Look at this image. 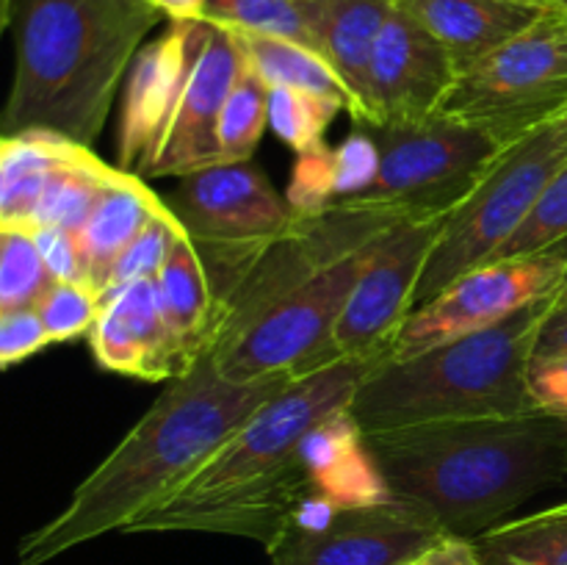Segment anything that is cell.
I'll return each instance as SVG.
<instances>
[{
	"label": "cell",
	"mask_w": 567,
	"mask_h": 565,
	"mask_svg": "<svg viewBox=\"0 0 567 565\" xmlns=\"http://www.w3.org/2000/svg\"><path fill=\"white\" fill-rule=\"evenodd\" d=\"M408 565H485L480 552H476L471 537L449 535L443 532L432 546H426L419 557L410 559Z\"/></svg>",
	"instance_id": "74e56055"
},
{
	"label": "cell",
	"mask_w": 567,
	"mask_h": 565,
	"mask_svg": "<svg viewBox=\"0 0 567 565\" xmlns=\"http://www.w3.org/2000/svg\"><path fill=\"white\" fill-rule=\"evenodd\" d=\"M166 205L186 236L210 249L260 247L280 238L299 216L252 161L177 177Z\"/></svg>",
	"instance_id": "7c38bea8"
},
{
	"label": "cell",
	"mask_w": 567,
	"mask_h": 565,
	"mask_svg": "<svg viewBox=\"0 0 567 565\" xmlns=\"http://www.w3.org/2000/svg\"><path fill=\"white\" fill-rule=\"evenodd\" d=\"M554 6H559V9H567V0H551Z\"/></svg>",
	"instance_id": "7bdbcfd3"
},
{
	"label": "cell",
	"mask_w": 567,
	"mask_h": 565,
	"mask_svg": "<svg viewBox=\"0 0 567 565\" xmlns=\"http://www.w3.org/2000/svg\"><path fill=\"white\" fill-rule=\"evenodd\" d=\"M567 111V9L548 6L526 31L457 75L441 114L502 147Z\"/></svg>",
	"instance_id": "52a82bcc"
},
{
	"label": "cell",
	"mask_w": 567,
	"mask_h": 565,
	"mask_svg": "<svg viewBox=\"0 0 567 565\" xmlns=\"http://www.w3.org/2000/svg\"><path fill=\"white\" fill-rule=\"evenodd\" d=\"M291 380L275 374L233 382L205 352L186 374L172 380L114 452L75 487L70 504L22 537L17 563L42 565L100 535L127 532Z\"/></svg>",
	"instance_id": "6da1fadb"
},
{
	"label": "cell",
	"mask_w": 567,
	"mask_h": 565,
	"mask_svg": "<svg viewBox=\"0 0 567 565\" xmlns=\"http://www.w3.org/2000/svg\"><path fill=\"white\" fill-rule=\"evenodd\" d=\"M380 164V153L371 133H354L347 142L332 147V172H336V197L354 199L371 186Z\"/></svg>",
	"instance_id": "836d02e7"
},
{
	"label": "cell",
	"mask_w": 567,
	"mask_h": 565,
	"mask_svg": "<svg viewBox=\"0 0 567 565\" xmlns=\"http://www.w3.org/2000/svg\"><path fill=\"white\" fill-rule=\"evenodd\" d=\"M164 208L166 199H161L142 177L120 172V177L105 188L89 219L75 233L83 282L92 291L103 297L120 255L138 236V230Z\"/></svg>",
	"instance_id": "ffe728a7"
},
{
	"label": "cell",
	"mask_w": 567,
	"mask_h": 565,
	"mask_svg": "<svg viewBox=\"0 0 567 565\" xmlns=\"http://www.w3.org/2000/svg\"><path fill=\"white\" fill-rule=\"evenodd\" d=\"M347 109L341 97L297 92V89H269V131L297 155L327 150V127L338 111Z\"/></svg>",
	"instance_id": "484cf974"
},
{
	"label": "cell",
	"mask_w": 567,
	"mask_h": 565,
	"mask_svg": "<svg viewBox=\"0 0 567 565\" xmlns=\"http://www.w3.org/2000/svg\"><path fill=\"white\" fill-rule=\"evenodd\" d=\"M244 70V53L236 33L197 20L192 66L177 100L164 142L155 153L147 177H186L219 158V120L233 86Z\"/></svg>",
	"instance_id": "4fadbf2b"
},
{
	"label": "cell",
	"mask_w": 567,
	"mask_h": 565,
	"mask_svg": "<svg viewBox=\"0 0 567 565\" xmlns=\"http://www.w3.org/2000/svg\"><path fill=\"white\" fill-rule=\"evenodd\" d=\"M31 236L55 282H83L81 249H78L75 233L64 230V227H31Z\"/></svg>",
	"instance_id": "d590c367"
},
{
	"label": "cell",
	"mask_w": 567,
	"mask_h": 565,
	"mask_svg": "<svg viewBox=\"0 0 567 565\" xmlns=\"http://www.w3.org/2000/svg\"><path fill=\"white\" fill-rule=\"evenodd\" d=\"M382 360H332L288 382L127 532H214L249 537L269 552L310 496L299 443L327 415L347 410L363 377Z\"/></svg>",
	"instance_id": "7a4b0ae2"
},
{
	"label": "cell",
	"mask_w": 567,
	"mask_h": 565,
	"mask_svg": "<svg viewBox=\"0 0 567 565\" xmlns=\"http://www.w3.org/2000/svg\"><path fill=\"white\" fill-rule=\"evenodd\" d=\"M203 20L230 31L264 33V37L291 39L305 48H313V39L293 0H210Z\"/></svg>",
	"instance_id": "f1b7e54d"
},
{
	"label": "cell",
	"mask_w": 567,
	"mask_h": 565,
	"mask_svg": "<svg viewBox=\"0 0 567 565\" xmlns=\"http://www.w3.org/2000/svg\"><path fill=\"white\" fill-rule=\"evenodd\" d=\"M120 166H109L103 158H97L92 147H81L66 164L53 170L31 219L22 227L28 230L31 227H64V230L78 233L105 188L120 177Z\"/></svg>",
	"instance_id": "603a6c76"
},
{
	"label": "cell",
	"mask_w": 567,
	"mask_h": 565,
	"mask_svg": "<svg viewBox=\"0 0 567 565\" xmlns=\"http://www.w3.org/2000/svg\"><path fill=\"white\" fill-rule=\"evenodd\" d=\"M437 42L457 70H468L518 37L543 14L540 6L515 0H399Z\"/></svg>",
	"instance_id": "d6986e66"
},
{
	"label": "cell",
	"mask_w": 567,
	"mask_h": 565,
	"mask_svg": "<svg viewBox=\"0 0 567 565\" xmlns=\"http://www.w3.org/2000/svg\"><path fill=\"white\" fill-rule=\"evenodd\" d=\"M17 66L0 133L48 131L92 147L147 33L150 0H6Z\"/></svg>",
	"instance_id": "277c9868"
},
{
	"label": "cell",
	"mask_w": 567,
	"mask_h": 565,
	"mask_svg": "<svg viewBox=\"0 0 567 565\" xmlns=\"http://www.w3.org/2000/svg\"><path fill=\"white\" fill-rule=\"evenodd\" d=\"M485 565H567V502L471 537Z\"/></svg>",
	"instance_id": "d4e9b609"
},
{
	"label": "cell",
	"mask_w": 567,
	"mask_h": 565,
	"mask_svg": "<svg viewBox=\"0 0 567 565\" xmlns=\"http://www.w3.org/2000/svg\"><path fill=\"white\" fill-rule=\"evenodd\" d=\"M563 286L498 325L377 363L354 391L349 413L365 435L437 421L520 415L537 410L529 363Z\"/></svg>",
	"instance_id": "5b68a950"
},
{
	"label": "cell",
	"mask_w": 567,
	"mask_h": 565,
	"mask_svg": "<svg viewBox=\"0 0 567 565\" xmlns=\"http://www.w3.org/2000/svg\"><path fill=\"white\" fill-rule=\"evenodd\" d=\"M155 9L161 11V17H166L169 22H194L203 20L205 6L210 0H150Z\"/></svg>",
	"instance_id": "ab89813d"
},
{
	"label": "cell",
	"mask_w": 567,
	"mask_h": 565,
	"mask_svg": "<svg viewBox=\"0 0 567 565\" xmlns=\"http://www.w3.org/2000/svg\"><path fill=\"white\" fill-rule=\"evenodd\" d=\"M42 319L50 343L89 336L100 314V294L86 282H53L50 291L33 308Z\"/></svg>",
	"instance_id": "4dcf8cb0"
},
{
	"label": "cell",
	"mask_w": 567,
	"mask_h": 565,
	"mask_svg": "<svg viewBox=\"0 0 567 565\" xmlns=\"http://www.w3.org/2000/svg\"><path fill=\"white\" fill-rule=\"evenodd\" d=\"M529 397L537 410H546V413L554 415H567V355L532 358Z\"/></svg>",
	"instance_id": "8d00e7d4"
},
{
	"label": "cell",
	"mask_w": 567,
	"mask_h": 565,
	"mask_svg": "<svg viewBox=\"0 0 567 565\" xmlns=\"http://www.w3.org/2000/svg\"><path fill=\"white\" fill-rule=\"evenodd\" d=\"M269 131V86L244 64L219 120L221 164L252 161L260 136Z\"/></svg>",
	"instance_id": "4316f807"
},
{
	"label": "cell",
	"mask_w": 567,
	"mask_h": 565,
	"mask_svg": "<svg viewBox=\"0 0 567 565\" xmlns=\"http://www.w3.org/2000/svg\"><path fill=\"white\" fill-rule=\"evenodd\" d=\"M567 238V161L559 170V175L554 177L551 188L546 192V197L540 199L535 210H532L529 219L518 227L513 238L493 255V260H507V258H520V255L540 253V249L554 247V244L565 242ZM491 264V260H487Z\"/></svg>",
	"instance_id": "1f68e13d"
},
{
	"label": "cell",
	"mask_w": 567,
	"mask_h": 565,
	"mask_svg": "<svg viewBox=\"0 0 567 565\" xmlns=\"http://www.w3.org/2000/svg\"><path fill=\"white\" fill-rule=\"evenodd\" d=\"M233 33L241 44L244 64L269 89H297V92L341 97L349 109V97L341 78L313 48H305V44L291 42V39L264 37V33Z\"/></svg>",
	"instance_id": "cb8c5ba5"
},
{
	"label": "cell",
	"mask_w": 567,
	"mask_h": 565,
	"mask_svg": "<svg viewBox=\"0 0 567 565\" xmlns=\"http://www.w3.org/2000/svg\"><path fill=\"white\" fill-rule=\"evenodd\" d=\"M53 282L31 230L0 227V314L33 310Z\"/></svg>",
	"instance_id": "83f0119b"
},
{
	"label": "cell",
	"mask_w": 567,
	"mask_h": 565,
	"mask_svg": "<svg viewBox=\"0 0 567 565\" xmlns=\"http://www.w3.org/2000/svg\"><path fill=\"white\" fill-rule=\"evenodd\" d=\"M446 216L410 214L382 238L349 294L324 347V363L343 358H388L399 327L413 314L419 286Z\"/></svg>",
	"instance_id": "8fae6325"
},
{
	"label": "cell",
	"mask_w": 567,
	"mask_h": 565,
	"mask_svg": "<svg viewBox=\"0 0 567 565\" xmlns=\"http://www.w3.org/2000/svg\"><path fill=\"white\" fill-rule=\"evenodd\" d=\"M443 535L410 504L338 510L308 496L286 535L269 548L271 565H408Z\"/></svg>",
	"instance_id": "30bf717a"
},
{
	"label": "cell",
	"mask_w": 567,
	"mask_h": 565,
	"mask_svg": "<svg viewBox=\"0 0 567 565\" xmlns=\"http://www.w3.org/2000/svg\"><path fill=\"white\" fill-rule=\"evenodd\" d=\"M369 133L380 164L371 186L354 199L399 205L421 216L452 214L504 150L480 127L446 114L377 125Z\"/></svg>",
	"instance_id": "ba28073f"
},
{
	"label": "cell",
	"mask_w": 567,
	"mask_h": 565,
	"mask_svg": "<svg viewBox=\"0 0 567 565\" xmlns=\"http://www.w3.org/2000/svg\"><path fill=\"white\" fill-rule=\"evenodd\" d=\"M181 222L175 219V214L166 205L161 214H155L147 225L138 230V236L127 244L125 253L120 255L116 260L114 271H111L109 288H120L127 286V282L136 280H155L164 269L166 258H169L172 247L177 244V238L183 236ZM105 288V291H109Z\"/></svg>",
	"instance_id": "f546056e"
},
{
	"label": "cell",
	"mask_w": 567,
	"mask_h": 565,
	"mask_svg": "<svg viewBox=\"0 0 567 565\" xmlns=\"http://www.w3.org/2000/svg\"><path fill=\"white\" fill-rule=\"evenodd\" d=\"M515 3H529V6H540V9H548V6H554L551 0H515Z\"/></svg>",
	"instance_id": "b9f144b4"
},
{
	"label": "cell",
	"mask_w": 567,
	"mask_h": 565,
	"mask_svg": "<svg viewBox=\"0 0 567 565\" xmlns=\"http://www.w3.org/2000/svg\"><path fill=\"white\" fill-rule=\"evenodd\" d=\"M565 288H567V275H565Z\"/></svg>",
	"instance_id": "f6af8a7d"
},
{
	"label": "cell",
	"mask_w": 567,
	"mask_h": 565,
	"mask_svg": "<svg viewBox=\"0 0 567 565\" xmlns=\"http://www.w3.org/2000/svg\"><path fill=\"white\" fill-rule=\"evenodd\" d=\"M299 458L308 471L310 496L324 499L332 507H371L393 499L349 408L319 421L299 443Z\"/></svg>",
	"instance_id": "ac0fdd59"
},
{
	"label": "cell",
	"mask_w": 567,
	"mask_h": 565,
	"mask_svg": "<svg viewBox=\"0 0 567 565\" xmlns=\"http://www.w3.org/2000/svg\"><path fill=\"white\" fill-rule=\"evenodd\" d=\"M565 275L567 238L540 253L476 266L404 319L388 360L410 358L437 343L498 325L563 286Z\"/></svg>",
	"instance_id": "9c48e42d"
},
{
	"label": "cell",
	"mask_w": 567,
	"mask_h": 565,
	"mask_svg": "<svg viewBox=\"0 0 567 565\" xmlns=\"http://www.w3.org/2000/svg\"><path fill=\"white\" fill-rule=\"evenodd\" d=\"M155 282H158L161 308H164L172 338L186 363L194 366L210 347L216 319V288L203 253L186 233L172 247Z\"/></svg>",
	"instance_id": "44dd1931"
},
{
	"label": "cell",
	"mask_w": 567,
	"mask_h": 565,
	"mask_svg": "<svg viewBox=\"0 0 567 565\" xmlns=\"http://www.w3.org/2000/svg\"><path fill=\"white\" fill-rule=\"evenodd\" d=\"M48 347L50 338L37 310L0 314V369H9Z\"/></svg>",
	"instance_id": "e575fe53"
},
{
	"label": "cell",
	"mask_w": 567,
	"mask_h": 565,
	"mask_svg": "<svg viewBox=\"0 0 567 565\" xmlns=\"http://www.w3.org/2000/svg\"><path fill=\"white\" fill-rule=\"evenodd\" d=\"M393 499L476 537L567 476V415L437 421L365 435Z\"/></svg>",
	"instance_id": "3957f363"
},
{
	"label": "cell",
	"mask_w": 567,
	"mask_h": 565,
	"mask_svg": "<svg viewBox=\"0 0 567 565\" xmlns=\"http://www.w3.org/2000/svg\"><path fill=\"white\" fill-rule=\"evenodd\" d=\"M6 205V170H3V138H0V216Z\"/></svg>",
	"instance_id": "60d3db41"
},
{
	"label": "cell",
	"mask_w": 567,
	"mask_h": 565,
	"mask_svg": "<svg viewBox=\"0 0 567 565\" xmlns=\"http://www.w3.org/2000/svg\"><path fill=\"white\" fill-rule=\"evenodd\" d=\"M313 48L341 78L349 114L360 127H374L369 64L374 44L399 0H293Z\"/></svg>",
	"instance_id": "e0dca14e"
},
{
	"label": "cell",
	"mask_w": 567,
	"mask_h": 565,
	"mask_svg": "<svg viewBox=\"0 0 567 565\" xmlns=\"http://www.w3.org/2000/svg\"><path fill=\"white\" fill-rule=\"evenodd\" d=\"M288 205L297 214H313L336 203V172H332V147L321 153L297 155L293 177L286 192Z\"/></svg>",
	"instance_id": "d6a6232c"
},
{
	"label": "cell",
	"mask_w": 567,
	"mask_h": 565,
	"mask_svg": "<svg viewBox=\"0 0 567 565\" xmlns=\"http://www.w3.org/2000/svg\"><path fill=\"white\" fill-rule=\"evenodd\" d=\"M457 75L460 70L446 48L396 3L369 64L374 127L441 114Z\"/></svg>",
	"instance_id": "5bb4252c"
},
{
	"label": "cell",
	"mask_w": 567,
	"mask_h": 565,
	"mask_svg": "<svg viewBox=\"0 0 567 565\" xmlns=\"http://www.w3.org/2000/svg\"><path fill=\"white\" fill-rule=\"evenodd\" d=\"M89 343L100 369L120 377L158 382L177 380L192 369L166 325L155 280L109 288L100 297Z\"/></svg>",
	"instance_id": "2e32d148"
},
{
	"label": "cell",
	"mask_w": 567,
	"mask_h": 565,
	"mask_svg": "<svg viewBox=\"0 0 567 565\" xmlns=\"http://www.w3.org/2000/svg\"><path fill=\"white\" fill-rule=\"evenodd\" d=\"M197 20L169 22L153 42L142 44L122 83L116 166L147 181L155 153L175 116L194 55Z\"/></svg>",
	"instance_id": "9a60e30c"
},
{
	"label": "cell",
	"mask_w": 567,
	"mask_h": 565,
	"mask_svg": "<svg viewBox=\"0 0 567 565\" xmlns=\"http://www.w3.org/2000/svg\"><path fill=\"white\" fill-rule=\"evenodd\" d=\"M0 6H6V0H0Z\"/></svg>",
	"instance_id": "ee69618b"
},
{
	"label": "cell",
	"mask_w": 567,
	"mask_h": 565,
	"mask_svg": "<svg viewBox=\"0 0 567 565\" xmlns=\"http://www.w3.org/2000/svg\"><path fill=\"white\" fill-rule=\"evenodd\" d=\"M567 161V111L507 144L474 192L446 216L413 294V310L493 255L540 205Z\"/></svg>",
	"instance_id": "8992f818"
},
{
	"label": "cell",
	"mask_w": 567,
	"mask_h": 565,
	"mask_svg": "<svg viewBox=\"0 0 567 565\" xmlns=\"http://www.w3.org/2000/svg\"><path fill=\"white\" fill-rule=\"evenodd\" d=\"M3 170H6V205L0 227H22L31 219L44 183L72 158L83 144L70 142L48 131H28L3 136Z\"/></svg>",
	"instance_id": "7402d4cb"
},
{
	"label": "cell",
	"mask_w": 567,
	"mask_h": 565,
	"mask_svg": "<svg viewBox=\"0 0 567 565\" xmlns=\"http://www.w3.org/2000/svg\"><path fill=\"white\" fill-rule=\"evenodd\" d=\"M554 355H567V288L563 282L557 302L548 310L546 321L540 327V336L535 343V358H554Z\"/></svg>",
	"instance_id": "f35d334b"
}]
</instances>
